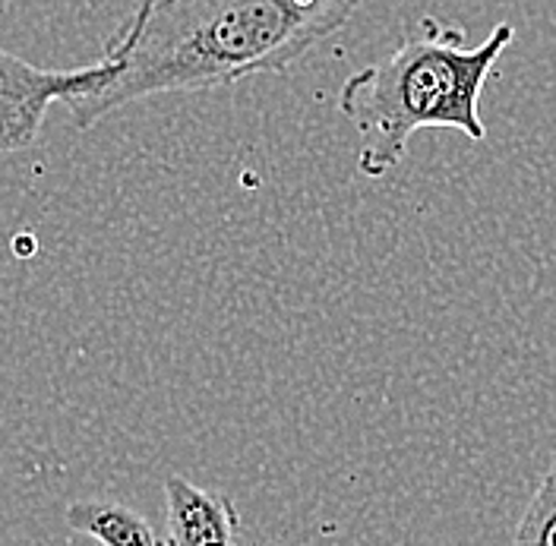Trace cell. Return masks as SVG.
<instances>
[{
  "label": "cell",
  "mask_w": 556,
  "mask_h": 546,
  "mask_svg": "<svg viewBox=\"0 0 556 546\" xmlns=\"http://www.w3.org/2000/svg\"><path fill=\"white\" fill-rule=\"evenodd\" d=\"M117 76V61L79 69H41L0 48V152L29 149L48 107L102 92Z\"/></svg>",
  "instance_id": "cell-3"
},
{
  "label": "cell",
  "mask_w": 556,
  "mask_h": 546,
  "mask_svg": "<svg viewBox=\"0 0 556 546\" xmlns=\"http://www.w3.org/2000/svg\"><path fill=\"white\" fill-rule=\"evenodd\" d=\"M152 3H155V0H137V7H134V13H130V16H127V20H124V23H121L117 29H134V26H137L139 20H142V16H146V13L152 10Z\"/></svg>",
  "instance_id": "cell-7"
},
{
  "label": "cell",
  "mask_w": 556,
  "mask_h": 546,
  "mask_svg": "<svg viewBox=\"0 0 556 546\" xmlns=\"http://www.w3.org/2000/svg\"><path fill=\"white\" fill-rule=\"evenodd\" d=\"M168 544L165 546H238V509L228 496L208 493L180 474L165 480Z\"/></svg>",
  "instance_id": "cell-4"
},
{
  "label": "cell",
  "mask_w": 556,
  "mask_h": 546,
  "mask_svg": "<svg viewBox=\"0 0 556 546\" xmlns=\"http://www.w3.org/2000/svg\"><path fill=\"white\" fill-rule=\"evenodd\" d=\"M364 0H155L134 29L111 35L104 58L117 76L70 102L89 130L111 111L168 92H206L256 73H281L332 38Z\"/></svg>",
  "instance_id": "cell-1"
},
{
  "label": "cell",
  "mask_w": 556,
  "mask_h": 546,
  "mask_svg": "<svg viewBox=\"0 0 556 546\" xmlns=\"http://www.w3.org/2000/svg\"><path fill=\"white\" fill-rule=\"evenodd\" d=\"M70 531L86 534L102 546H165L159 544L149 521L121 503L104 499H79L70 503L64 515Z\"/></svg>",
  "instance_id": "cell-5"
},
{
  "label": "cell",
  "mask_w": 556,
  "mask_h": 546,
  "mask_svg": "<svg viewBox=\"0 0 556 546\" xmlns=\"http://www.w3.org/2000/svg\"><path fill=\"white\" fill-rule=\"evenodd\" d=\"M509 546H556V461L528 499Z\"/></svg>",
  "instance_id": "cell-6"
},
{
  "label": "cell",
  "mask_w": 556,
  "mask_h": 546,
  "mask_svg": "<svg viewBox=\"0 0 556 546\" xmlns=\"http://www.w3.org/2000/svg\"><path fill=\"white\" fill-rule=\"evenodd\" d=\"M10 3H13V0H0V16H3V13L10 10Z\"/></svg>",
  "instance_id": "cell-8"
},
{
  "label": "cell",
  "mask_w": 556,
  "mask_h": 546,
  "mask_svg": "<svg viewBox=\"0 0 556 546\" xmlns=\"http://www.w3.org/2000/svg\"><path fill=\"white\" fill-rule=\"evenodd\" d=\"M513 38L509 23H496L481 45L465 48L462 29L424 20L389 58L351 73L339 89V111L361 137V174L399 168L417 130H458L484 142L481 96Z\"/></svg>",
  "instance_id": "cell-2"
}]
</instances>
